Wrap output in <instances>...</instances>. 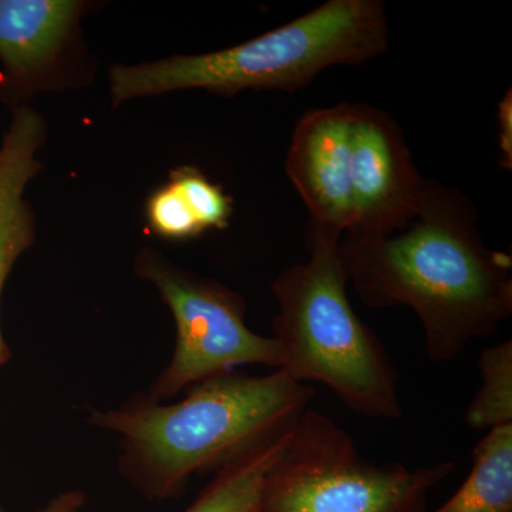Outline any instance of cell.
Instances as JSON below:
<instances>
[{
  "mask_svg": "<svg viewBox=\"0 0 512 512\" xmlns=\"http://www.w3.org/2000/svg\"><path fill=\"white\" fill-rule=\"evenodd\" d=\"M168 183L174 185L200 222L202 229H224L232 215V198L220 185L211 183L198 168L184 165L170 173Z\"/></svg>",
  "mask_w": 512,
  "mask_h": 512,
  "instance_id": "14",
  "label": "cell"
},
{
  "mask_svg": "<svg viewBox=\"0 0 512 512\" xmlns=\"http://www.w3.org/2000/svg\"><path fill=\"white\" fill-rule=\"evenodd\" d=\"M481 383L468 407L466 421L474 430L512 424V340L485 349L478 360Z\"/></svg>",
  "mask_w": 512,
  "mask_h": 512,
  "instance_id": "13",
  "label": "cell"
},
{
  "mask_svg": "<svg viewBox=\"0 0 512 512\" xmlns=\"http://www.w3.org/2000/svg\"><path fill=\"white\" fill-rule=\"evenodd\" d=\"M84 8L77 0H0L2 99L16 104L55 86Z\"/></svg>",
  "mask_w": 512,
  "mask_h": 512,
  "instance_id": "9",
  "label": "cell"
},
{
  "mask_svg": "<svg viewBox=\"0 0 512 512\" xmlns=\"http://www.w3.org/2000/svg\"><path fill=\"white\" fill-rule=\"evenodd\" d=\"M148 228L165 239H190L204 234L200 222L188 202L170 183L150 195L146 204Z\"/></svg>",
  "mask_w": 512,
  "mask_h": 512,
  "instance_id": "15",
  "label": "cell"
},
{
  "mask_svg": "<svg viewBox=\"0 0 512 512\" xmlns=\"http://www.w3.org/2000/svg\"><path fill=\"white\" fill-rule=\"evenodd\" d=\"M498 120H500L501 164L511 170L512 167V94L511 89L505 93L498 104Z\"/></svg>",
  "mask_w": 512,
  "mask_h": 512,
  "instance_id": "16",
  "label": "cell"
},
{
  "mask_svg": "<svg viewBox=\"0 0 512 512\" xmlns=\"http://www.w3.org/2000/svg\"><path fill=\"white\" fill-rule=\"evenodd\" d=\"M427 184L393 117L369 104H352L350 187L355 225L349 232L400 231L419 211Z\"/></svg>",
  "mask_w": 512,
  "mask_h": 512,
  "instance_id": "7",
  "label": "cell"
},
{
  "mask_svg": "<svg viewBox=\"0 0 512 512\" xmlns=\"http://www.w3.org/2000/svg\"><path fill=\"white\" fill-rule=\"evenodd\" d=\"M453 470L451 461L416 470L372 463L335 421L305 410L266 473L261 512H420Z\"/></svg>",
  "mask_w": 512,
  "mask_h": 512,
  "instance_id": "5",
  "label": "cell"
},
{
  "mask_svg": "<svg viewBox=\"0 0 512 512\" xmlns=\"http://www.w3.org/2000/svg\"><path fill=\"white\" fill-rule=\"evenodd\" d=\"M136 272L156 286L175 322L173 357L144 394L151 402L163 403L239 366L281 367L278 343L248 328L247 305L237 292L171 264L153 249L138 254Z\"/></svg>",
  "mask_w": 512,
  "mask_h": 512,
  "instance_id": "6",
  "label": "cell"
},
{
  "mask_svg": "<svg viewBox=\"0 0 512 512\" xmlns=\"http://www.w3.org/2000/svg\"><path fill=\"white\" fill-rule=\"evenodd\" d=\"M0 512H6L5 508H3L2 505H0Z\"/></svg>",
  "mask_w": 512,
  "mask_h": 512,
  "instance_id": "17",
  "label": "cell"
},
{
  "mask_svg": "<svg viewBox=\"0 0 512 512\" xmlns=\"http://www.w3.org/2000/svg\"><path fill=\"white\" fill-rule=\"evenodd\" d=\"M389 49L382 0H328L281 28L204 55L110 70L114 104L178 90L232 97L242 90L303 89L328 67L362 64Z\"/></svg>",
  "mask_w": 512,
  "mask_h": 512,
  "instance_id": "3",
  "label": "cell"
},
{
  "mask_svg": "<svg viewBox=\"0 0 512 512\" xmlns=\"http://www.w3.org/2000/svg\"><path fill=\"white\" fill-rule=\"evenodd\" d=\"M352 103L312 110L293 130L286 173L311 224L346 234L355 225L350 187Z\"/></svg>",
  "mask_w": 512,
  "mask_h": 512,
  "instance_id": "8",
  "label": "cell"
},
{
  "mask_svg": "<svg viewBox=\"0 0 512 512\" xmlns=\"http://www.w3.org/2000/svg\"><path fill=\"white\" fill-rule=\"evenodd\" d=\"M315 396L309 384L282 370L232 372L188 389L181 402H151L144 394L119 409L93 410L90 423L119 434L120 468L144 497H180L194 476L217 473L252 448L293 426Z\"/></svg>",
  "mask_w": 512,
  "mask_h": 512,
  "instance_id": "2",
  "label": "cell"
},
{
  "mask_svg": "<svg viewBox=\"0 0 512 512\" xmlns=\"http://www.w3.org/2000/svg\"><path fill=\"white\" fill-rule=\"evenodd\" d=\"M339 251L365 305L416 312L431 362H453L511 316V255L485 245L473 201L439 181L429 180L406 227L389 235L346 232Z\"/></svg>",
  "mask_w": 512,
  "mask_h": 512,
  "instance_id": "1",
  "label": "cell"
},
{
  "mask_svg": "<svg viewBox=\"0 0 512 512\" xmlns=\"http://www.w3.org/2000/svg\"><path fill=\"white\" fill-rule=\"evenodd\" d=\"M340 238L309 222L308 261L285 269L272 285L279 308L272 325L279 370L299 383L325 384L352 412L400 419L399 376L383 343L349 301Z\"/></svg>",
  "mask_w": 512,
  "mask_h": 512,
  "instance_id": "4",
  "label": "cell"
},
{
  "mask_svg": "<svg viewBox=\"0 0 512 512\" xmlns=\"http://www.w3.org/2000/svg\"><path fill=\"white\" fill-rule=\"evenodd\" d=\"M46 140V123L37 111L16 106L0 143V301L10 272L36 238L35 212L26 187L42 168L37 151ZM12 357L0 326V367Z\"/></svg>",
  "mask_w": 512,
  "mask_h": 512,
  "instance_id": "10",
  "label": "cell"
},
{
  "mask_svg": "<svg viewBox=\"0 0 512 512\" xmlns=\"http://www.w3.org/2000/svg\"><path fill=\"white\" fill-rule=\"evenodd\" d=\"M292 427L222 467L184 512H261L266 473L288 443Z\"/></svg>",
  "mask_w": 512,
  "mask_h": 512,
  "instance_id": "12",
  "label": "cell"
},
{
  "mask_svg": "<svg viewBox=\"0 0 512 512\" xmlns=\"http://www.w3.org/2000/svg\"><path fill=\"white\" fill-rule=\"evenodd\" d=\"M430 512H512V424L487 431L464 483Z\"/></svg>",
  "mask_w": 512,
  "mask_h": 512,
  "instance_id": "11",
  "label": "cell"
}]
</instances>
